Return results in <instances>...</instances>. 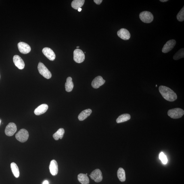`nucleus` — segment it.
<instances>
[{"instance_id": "a211bd4d", "label": "nucleus", "mask_w": 184, "mask_h": 184, "mask_svg": "<svg viewBox=\"0 0 184 184\" xmlns=\"http://www.w3.org/2000/svg\"><path fill=\"white\" fill-rule=\"evenodd\" d=\"M66 91L68 92H70L72 91L74 87V84L72 82V78L69 77L67 78L66 82L65 85Z\"/></svg>"}, {"instance_id": "0eeeda50", "label": "nucleus", "mask_w": 184, "mask_h": 184, "mask_svg": "<svg viewBox=\"0 0 184 184\" xmlns=\"http://www.w3.org/2000/svg\"><path fill=\"white\" fill-rule=\"evenodd\" d=\"M90 176L92 180L97 183H100L103 179L102 173L99 169H97L92 172Z\"/></svg>"}, {"instance_id": "9b49d317", "label": "nucleus", "mask_w": 184, "mask_h": 184, "mask_svg": "<svg viewBox=\"0 0 184 184\" xmlns=\"http://www.w3.org/2000/svg\"><path fill=\"white\" fill-rule=\"evenodd\" d=\"M105 80L103 79L102 77L99 76L93 79L91 83L92 87L95 89H98L105 83Z\"/></svg>"}, {"instance_id": "5701e85b", "label": "nucleus", "mask_w": 184, "mask_h": 184, "mask_svg": "<svg viewBox=\"0 0 184 184\" xmlns=\"http://www.w3.org/2000/svg\"><path fill=\"white\" fill-rule=\"evenodd\" d=\"M11 168L15 177L16 178H18L20 176V172H19L18 167L16 164L14 162L11 163Z\"/></svg>"}, {"instance_id": "aec40b11", "label": "nucleus", "mask_w": 184, "mask_h": 184, "mask_svg": "<svg viewBox=\"0 0 184 184\" xmlns=\"http://www.w3.org/2000/svg\"><path fill=\"white\" fill-rule=\"evenodd\" d=\"M85 1L84 0H74L72 1L71 6L73 9L78 10L83 6Z\"/></svg>"}, {"instance_id": "f03ea898", "label": "nucleus", "mask_w": 184, "mask_h": 184, "mask_svg": "<svg viewBox=\"0 0 184 184\" xmlns=\"http://www.w3.org/2000/svg\"><path fill=\"white\" fill-rule=\"evenodd\" d=\"M168 114L170 118L178 119L181 118L183 115L184 111L181 108H175L169 110Z\"/></svg>"}, {"instance_id": "b1692460", "label": "nucleus", "mask_w": 184, "mask_h": 184, "mask_svg": "<svg viewBox=\"0 0 184 184\" xmlns=\"http://www.w3.org/2000/svg\"><path fill=\"white\" fill-rule=\"evenodd\" d=\"M117 176L119 179L120 181L123 182L126 180L125 172L124 169L122 168H119L118 170Z\"/></svg>"}, {"instance_id": "f8f14e48", "label": "nucleus", "mask_w": 184, "mask_h": 184, "mask_svg": "<svg viewBox=\"0 0 184 184\" xmlns=\"http://www.w3.org/2000/svg\"><path fill=\"white\" fill-rule=\"evenodd\" d=\"M13 61L15 66L19 69L22 70L24 68L25 63L21 58L19 55H14L13 57Z\"/></svg>"}, {"instance_id": "393cba45", "label": "nucleus", "mask_w": 184, "mask_h": 184, "mask_svg": "<svg viewBox=\"0 0 184 184\" xmlns=\"http://www.w3.org/2000/svg\"><path fill=\"white\" fill-rule=\"evenodd\" d=\"M184 57V49L183 48L180 49L176 53L174 56L173 59L174 60H178V59L183 58Z\"/></svg>"}, {"instance_id": "2eb2a0df", "label": "nucleus", "mask_w": 184, "mask_h": 184, "mask_svg": "<svg viewBox=\"0 0 184 184\" xmlns=\"http://www.w3.org/2000/svg\"><path fill=\"white\" fill-rule=\"evenodd\" d=\"M50 173L53 176L56 175L58 173V165L56 161L53 160L51 161L49 166Z\"/></svg>"}, {"instance_id": "9d476101", "label": "nucleus", "mask_w": 184, "mask_h": 184, "mask_svg": "<svg viewBox=\"0 0 184 184\" xmlns=\"http://www.w3.org/2000/svg\"><path fill=\"white\" fill-rule=\"evenodd\" d=\"M18 46L19 51L23 54H27L29 53L31 49L30 46L24 42H20L18 44Z\"/></svg>"}, {"instance_id": "6e6552de", "label": "nucleus", "mask_w": 184, "mask_h": 184, "mask_svg": "<svg viewBox=\"0 0 184 184\" xmlns=\"http://www.w3.org/2000/svg\"><path fill=\"white\" fill-rule=\"evenodd\" d=\"M17 131L16 124L14 123H10L6 126L5 130V135L9 137H11L14 135Z\"/></svg>"}, {"instance_id": "20e7f679", "label": "nucleus", "mask_w": 184, "mask_h": 184, "mask_svg": "<svg viewBox=\"0 0 184 184\" xmlns=\"http://www.w3.org/2000/svg\"><path fill=\"white\" fill-rule=\"evenodd\" d=\"M29 136V135L27 130L25 129H22L16 134L15 137L21 142L24 143L27 141Z\"/></svg>"}, {"instance_id": "4468645a", "label": "nucleus", "mask_w": 184, "mask_h": 184, "mask_svg": "<svg viewBox=\"0 0 184 184\" xmlns=\"http://www.w3.org/2000/svg\"><path fill=\"white\" fill-rule=\"evenodd\" d=\"M117 35L122 39L125 40H129L131 37L129 31L125 28L121 29L119 30L117 32Z\"/></svg>"}, {"instance_id": "423d86ee", "label": "nucleus", "mask_w": 184, "mask_h": 184, "mask_svg": "<svg viewBox=\"0 0 184 184\" xmlns=\"http://www.w3.org/2000/svg\"><path fill=\"white\" fill-rule=\"evenodd\" d=\"M139 18L142 21L146 23L152 22L153 20V14L150 12L147 11L141 12L139 14Z\"/></svg>"}, {"instance_id": "c85d7f7f", "label": "nucleus", "mask_w": 184, "mask_h": 184, "mask_svg": "<svg viewBox=\"0 0 184 184\" xmlns=\"http://www.w3.org/2000/svg\"><path fill=\"white\" fill-rule=\"evenodd\" d=\"M49 182L47 181H45L43 182V184H49Z\"/></svg>"}, {"instance_id": "7c9ffc66", "label": "nucleus", "mask_w": 184, "mask_h": 184, "mask_svg": "<svg viewBox=\"0 0 184 184\" xmlns=\"http://www.w3.org/2000/svg\"><path fill=\"white\" fill-rule=\"evenodd\" d=\"M82 9L81 8H80L78 9V11H79V12H80V11H82Z\"/></svg>"}, {"instance_id": "1a4fd4ad", "label": "nucleus", "mask_w": 184, "mask_h": 184, "mask_svg": "<svg viewBox=\"0 0 184 184\" xmlns=\"http://www.w3.org/2000/svg\"><path fill=\"white\" fill-rule=\"evenodd\" d=\"M176 44V41L175 40L172 39L169 40L163 47L162 51L163 53H165L169 52L172 50L175 47Z\"/></svg>"}, {"instance_id": "dca6fc26", "label": "nucleus", "mask_w": 184, "mask_h": 184, "mask_svg": "<svg viewBox=\"0 0 184 184\" xmlns=\"http://www.w3.org/2000/svg\"><path fill=\"white\" fill-rule=\"evenodd\" d=\"M48 106L47 104H43L40 105L34 111V113L36 115H40L43 114L46 112L48 109Z\"/></svg>"}, {"instance_id": "412c9836", "label": "nucleus", "mask_w": 184, "mask_h": 184, "mask_svg": "<svg viewBox=\"0 0 184 184\" xmlns=\"http://www.w3.org/2000/svg\"><path fill=\"white\" fill-rule=\"evenodd\" d=\"M65 132V130L63 128H60L56 133L54 134L53 135L54 139L55 140H58L59 139H62L63 137H64Z\"/></svg>"}, {"instance_id": "39448f33", "label": "nucleus", "mask_w": 184, "mask_h": 184, "mask_svg": "<svg viewBox=\"0 0 184 184\" xmlns=\"http://www.w3.org/2000/svg\"><path fill=\"white\" fill-rule=\"evenodd\" d=\"M73 55L74 60L76 63H81L85 60V54L81 49H77L75 50Z\"/></svg>"}, {"instance_id": "c756f323", "label": "nucleus", "mask_w": 184, "mask_h": 184, "mask_svg": "<svg viewBox=\"0 0 184 184\" xmlns=\"http://www.w3.org/2000/svg\"><path fill=\"white\" fill-rule=\"evenodd\" d=\"M160 1L162 2H167L168 1V0H160Z\"/></svg>"}, {"instance_id": "f704fd0d", "label": "nucleus", "mask_w": 184, "mask_h": 184, "mask_svg": "<svg viewBox=\"0 0 184 184\" xmlns=\"http://www.w3.org/2000/svg\"><path fill=\"white\" fill-rule=\"evenodd\" d=\"M0 78H1V76H0Z\"/></svg>"}, {"instance_id": "a878e982", "label": "nucleus", "mask_w": 184, "mask_h": 184, "mask_svg": "<svg viewBox=\"0 0 184 184\" xmlns=\"http://www.w3.org/2000/svg\"><path fill=\"white\" fill-rule=\"evenodd\" d=\"M177 19L179 22H183L184 20V8L183 7L177 15Z\"/></svg>"}, {"instance_id": "f3484780", "label": "nucleus", "mask_w": 184, "mask_h": 184, "mask_svg": "<svg viewBox=\"0 0 184 184\" xmlns=\"http://www.w3.org/2000/svg\"><path fill=\"white\" fill-rule=\"evenodd\" d=\"M92 111L91 109H88L83 111L80 113L78 118L80 121H83L85 120L91 114Z\"/></svg>"}, {"instance_id": "4be33fe9", "label": "nucleus", "mask_w": 184, "mask_h": 184, "mask_svg": "<svg viewBox=\"0 0 184 184\" xmlns=\"http://www.w3.org/2000/svg\"><path fill=\"white\" fill-rule=\"evenodd\" d=\"M131 118L130 115L128 114H124L121 115L116 119V122L117 123L124 122L127 121Z\"/></svg>"}, {"instance_id": "7ed1b4c3", "label": "nucleus", "mask_w": 184, "mask_h": 184, "mask_svg": "<svg viewBox=\"0 0 184 184\" xmlns=\"http://www.w3.org/2000/svg\"><path fill=\"white\" fill-rule=\"evenodd\" d=\"M38 69L39 73L44 78L49 79L51 77V74L43 63L40 62L38 64Z\"/></svg>"}, {"instance_id": "cd10ccee", "label": "nucleus", "mask_w": 184, "mask_h": 184, "mask_svg": "<svg viewBox=\"0 0 184 184\" xmlns=\"http://www.w3.org/2000/svg\"><path fill=\"white\" fill-rule=\"evenodd\" d=\"M94 2L97 5H100L102 2V0H94Z\"/></svg>"}, {"instance_id": "473e14b6", "label": "nucleus", "mask_w": 184, "mask_h": 184, "mask_svg": "<svg viewBox=\"0 0 184 184\" xmlns=\"http://www.w3.org/2000/svg\"><path fill=\"white\" fill-rule=\"evenodd\" d=\"M1 120H0V124H1Z\"/></svg>"}, {"instance_id": "f257e3e1", "label": "nucleus", "mask_w": 184, "mask_h": 184, "mask_svg": "<svg viewBox=\"0 0 184 184\" xmlns=\"http://www.w3.org/2000/svg\"><path fill=\"white\" fill-rule=\"evenodd\" d=\"M159 91L163 98L170 102L175 101L177 99L176 94L172 90L165 86H161Z\"/></svg>"}, {"instance_id": "2f4dec72", "label": "nucleus", "mask_w": 184, "mask_h": 184, "mask_svg": "<svg viewBox=\"0 0 184 184\" xmlns=\"http://www.w3.org/2000/svg\"><path fill=\"white\" fill-rule=\"evenodd\" d=\"M80 47H79V46H78V47H77L76 48H79Z\"/></svg>"}, {"instance_id": "ddd939ff", "label": "nucleus", "mask_w": 184, "mask_h": 184, "mask_svg": "<svg viewBox=\"0 0 184 184\" xmlns=\"http://www.w3.org/2000/svg\"><path fill=\"white\" fill-rule=\"evenodd\" d=\"M42 51L44 55L49 60L53 61L55 60L56 55L51 49L49 47H45L43 49Z\"/></svg>"}, {"instance_id": "72a5a7b5", "label": "nucleus", "mask_w": 184, "mask_h": 184, "mask_svg": "<svg viewBox=\"0 0 184 184\" xmlns=\"http://www.w3.org/2000/svg\"><path fill=\"white\" fill-rule=\"evenodd\" d=\"M156 87H157V85H156Z\"/></svg>"}, {"instance_id": "6ab92c4d", "label": "nucleus", "mask_w": 184, "mask_h": 184, "mask_svg": "<svg viewBox=\"0 0 184 184\" xmlns=\"http://www.w3.org/2000/svg\"><path fill=\"white\" fill-rule=\"evenodd\" d=\"M78 181L82 184H89V180L87 175L85 174H80L78 176Z\"/></svg>"}, {"instance_id": "bb28decb", "label": "nucleus", "mask_w": 184, "mask_h": 184, "mask_svg": "<svg viewBox=\"0 0 184 184\" xmlns=\"http://www.w3.org/2000/svg\"><path fill=\"white\" fill-rule=\"evenodd\" d=\"M159 159L163 164H165L167 163L168 159L166 155L163 152H161L159 155Z\"/></svg>"}]
</instances>
